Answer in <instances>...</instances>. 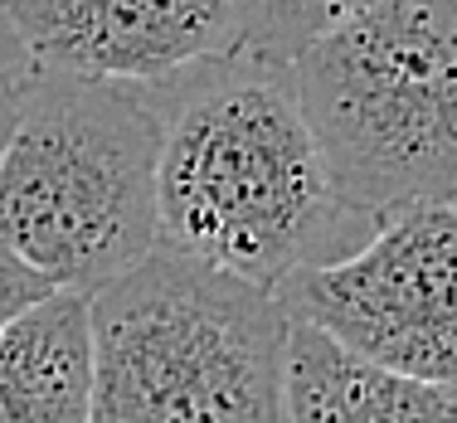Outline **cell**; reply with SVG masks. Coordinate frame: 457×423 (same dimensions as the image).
I'll use <instances>...</instances> for the list:
<instances>
[{
  "label": "cell",
  "instance_id": "5b68a950",
  "mask_svg": "<svg viewBox=\"0 0 457 423\" xmlns=\"http://www.w3.org/2000/svg\"><path fill=\"white\" fill-rule=\"evenodd\" d=\"M278 297L389 370L457 385V204L389 210L351 253L292 273Z\"/></svg>",
  "mask_w": 457,
  "mask_h": 423
},
{
  "label": "cell",
  "instance_id": "277c9868",
  "mask_svg": "<svg viewBox=\"0 0 457 423\" xmlns=\"http://www.w3.org/2000/svg\"><path fill=\"white\" fill-rule=\"evenodd\" d=\"M326 176L385 220L457 190V0H365L287 59Z\"/></svg>",
  "mask_w": 457,
  "mask_h": 423
},
{
  "label": "cell",
  "instance_id": "8992f818",
  "mask_svg": "<svg viewBox=\"0 0 457 423\" xmlns=\"http://www.w3.org/2000/svg\"><path fill=\"white\" fill-rule=\"evenodd\" d=\"M39 69L156 83L238 45L234 0H0Z\"/></svg>",
  "mask_w": 457,
  "mask_h": 423
},
{
  "label": "cell",
  "instance_id": "30bf717a",
  "mask_svg": "<svg viewBox=\"0 0 457 423\" xmlns=\"http://www.w3.org/2000/svg\"><path fill=\"white\" fill-rule=\"evenodd\" d=\"M29 73H35V59H29V49L20 45V35L10 29V20L0 15V146H5L10 122H15V112H20Z\"/></svg>",
  "mask_w": 457,
  "mask_h": 423
},
{
  "label": "cell",
  "instance_id": "8fae6325",
  "mask_svg": "<svg viewBox=\"0 0 457 423\" xmlns=\"http://www.w3.org/2000/svg\"><path fill=\"white\" fill-rule=\"evenodd\" d=\"M49 287H54V282L45 273H35L25 258H15L5 244H0V327H5L20 307H29L35 297H45Z\"/></svg>",
  "mask_w": 457,
  "mask_h": 423
},
{
  "label": "cell",
  "instance_id": "ba28073f",
  "mask_svg": "<svg viewBox=\"0 0 457 423\" xmlns=\"http://www.w3.org/2000/svg\"><path fill=\"white\" fill-rule=\"evenodd\" d=\"M88 292L49 287L0 327V423H88Z\"/></svg>",
  "mask_w": 457,
  "mask_h": 423
},
{
  "label": "cell",
  "instance_id": "52a82bcc",
  "mask_svg": "<svg viewBox=\"0 0 457 423\" xmlns=\"http://www.w3.org/2000/svg\"><path fill=\"white\" fill-rule=\"evenodd\" d=\"M282 419L297 423H438L457 419V385L389 370L287 311L282 336Z\"/></svg>",
  "mask_w": 457,
  "mask_h": 423
},
{
  "label": "cell",
  "instance_id": "6da1fadb",
  "mask_svg": "<svg viewBox=\"0 0 457 423\" xmlns=\"http://www.w3.org/2000/svg\"><path fill=\"white\" fill-rule=\"evenodd\" d=\"M156 107V244L282 287L351 253L379 220L326 176L292 69L244 45L146 83Z\"/></svg>",
  "mask_w": 457,
  "mask_h": 423
},
{
  "label": "cell",
  "instance_id": "3957f363",
  "mask_svg": "<svg viewBox=\"0 0 457 423\" xmlns=\"http://www.w3.org/2000/svg\"><path fill=\"white\" fill-rule=\"evenodd\" d=\"M0 244L54 287H97L156 244L146 83L29 73L0 146Z\"/></svg>",
  "mask_w": 457,
  "mask_h": 423
},
{
  "label": "cell",
  "instance_id": "7c38bea8",
  "mask_svg": "<svg viewBox=\"0 0 457 423\" xmlns=\"http://www.w3.org/2000/svg\"><path fill=\"white\" fill-rule=\"evenodd\" d=\"M453 204H457V190H453Z\"/></svg>",
  "mask_w": 457,
  "mask_h": 423
},
{
  "label": "cell",
  "instance_id": "7a4b0ae2",
  "mask_svg": "<svg viewBox=\"0 0 457 423\" xmlns=\"http://www.w3.org/2000/svg\"><path fill=\"white\" fill-rule=\"evenodd\" d=\"M88 423L282 419L287 307L273 287L170 244L88 287Z\"/></svg>",
  "mask_w": 457,
  "mask_h": 423
},
{
  "label": "cell",
  "instance_id": "9c48e42d",
  "mask_svg": "<svg viewBox=\"0 0 457 423\" xmlns=\"http://www.w3.org/2000/svg\"><path fill=\"white\" fill-rule=\"evenodd\" d=\"M361 5L365 0H234L238 45L287 63L321 29H331L341 15H351Z\"/></svg>",
  "mask_w": 457,
  "mask_h": 423
}]
</instances>
